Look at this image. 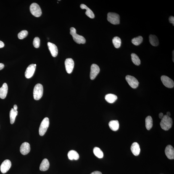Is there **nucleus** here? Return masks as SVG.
<instances>
[{"label": "nucleus", "mask_w": 174, "mask_h": 174, "mask_svg": "<svg viewBox=\"0 0 174 174\" xmlns=\"http://www.w3.org/2000/svg\"><path fill=\"white\" fill-rule=\"evenodd\" d=\"M173 120L170 117L165 115L162 119L160 123L161 127L165 131H167L172 127Z\"/></svg>", "instance_id": "nucleus-1"}, {"label": "nucleus", "mask_w": 174, "mask_h": 174, "mask_svg": "<svg viewBox=\"0 0 174 174\" xmlns=\"http://www.w3.org/2000/svg\"><path fill=\"white\" fill-rule=\"evenodd\" d=\"M70 34L72 36L73 40L76 43L78 44H85L86 40L85 38L82 36L78 35L76 33V30L75 28H70Z\"/></svg>", "instance_id": "nucleus-2"}, {"label": "nucleus", "mask_w": 174, "mask_h": 174, "mask_svg": "<svg viewBox=\"0 0 174 174\" xmlns=\"http://www.w3.org/2000/svg\"><path fill=\"white\" fill-rule=\"evenodd\" d=\"M33 93L34 99L38 100L41 99L43 93V86L40 84H37L34 87Z\"/></svg>", "instance_id": "nucleus-3"}, {"label": "nucleus", "mask_w": 174, "mask_h": 174, "mask_svg": "<svg viewBox=\"0 0 174 174\" xmlns=\"http://www.w3.org/2000/svg\"><path fill=\"white\" fill-rule=\"evenodd\" d=\"M49 118L47 117L44 118L42 121L40 127H39V135L41 136H43L44 135L49 127Z\"/></svg>", "instance_id": "nucleus-4"}, {"label": "nucleus", "mask_w": 174, "mask_h": 174, "mask_svg": "<svg viewBox=\"0 0 174 174\" xmlns=\"http://www.w3.org/2000/svg\"><path fill=\"white\" fill-rule=\"evenodd\" d=\"M107 20L113 24L117 25L120 23V16L116 13H109L107 14Z\"/></svg>", "instance_id": "nucleus-5"}, {"label": "nucleus", "mask_w": 174, "mask_h": 174, "mask_svg": "<svg viewBox=\"0 0 174 174\" xmlns=\"http://www.w3.org/2000/svg\"><path fill=\"white\" fill-rule=\"evenodd\" d=\"M30 10L31 14L35 17H40L42 14L40 7L39 5L36 3H33L31 5Z\"/></svg>", "instance_id": "nucleus-6"}, {"label": "nucleus", "mask_w": 174, "mask_h": 174, "mask_svg": "<svg viewBox=\"0 0 174 174\" xmlns=\"http://www.w3.org/2000/svg\"><path fill=\"white\" fill-rule=\"evenodd\" d=\"M125 79L129 85L132 88L135 89L138 88L139 84L137 79L132 76L127 75L126 76Z\"/></svg>", "instance_id": "nucleus-7"}, {"label": "nucleus", "mask_w": 174, "mask_h": 174, "mask_svg": "<svg viewBox=\"0 0 174 174\" xmlns=\"http://www.w3.org/2000/svg\"><path fill=\"white\" fill-rule=\"evenodd\" d=\"M161 80L163 85L167 88H172L174 86L173 81L169 78L166 76H163L161 77Z\"/></svg>", "instance_id": "nucleus-8"}, {"label": "nucleus", "mask_w": 174, "mask_h": 174, "mask_svg": "<svg viewBox=\"0 0 174 174\" xmlns=\"http://www.w3.org/2000/svg\"><path fill=\"white\" fill-rule=\"evenodd\" d=\"M65 65L66 70L68 74L71 73L74 67V62L72 59L68 58L65 60Z\"/></svg>", "instance_id": "nucleus-9"}, {"label": "nucleus", "mask_w": 174, "mask_h": 174, "mask_svg": "<svg viewBox=\"0 0 174 174\" xmlns=\"http://www.w3.org/2000/svg\"><path fill=\"white\" fill-rule=\"evenodd\" d=\"M36 66V64H32L28 66L25 72V76L26 78L29 79L32 77L35 73Z\"/></svg>", "instance_id": "nucleus-10"}, {"label": "nucleus", "mask_w": 174, "mask_h": 174, "mask_svg": "<svg viewBox=\"0 0 174 174\" xmlns=\"http://www.w3.org/2000/svg\"><path fill=\"white\" fill-rule=\"evenodd\" d=\"M11 163L9 160H6L2 163L0 167L1 172L3 173H6L11 167Z\"/></svg>", "instance_id": "nucleus-11"}, {"label": "nucleus", "mask_w": 174, "mask_h": 174, "mask_svg": "<svg viewBox=\"0 0 174 174\" xmlns=\"http://www.w3.org/2000/svg\"><path fill=\"white\" fill-rule=\"evenodd\" d=\"M100 69L98 66L95 64L91 65L90 73V78L91 80H94L100 72Z\"/></svg>", "instance_id": "nucleus-12"}, {"label": "nucleus", "mask_w": 174, "mask_h": 174, "mask_svg": "<svg viewBox=\"0 0 174 174\" xmlns=\"http://www.w3.org/2000/svg\"><path fill=\"white\" fill-rule=\"evenodd\" d=\"M20 151L21 153L23 155L27 154L30 151V144L27 142H24L21 145Z\"/></svg>", "instance_id": "nucleus-13"}, {"label": "nucleus", "mask_w": 174, "mask_h": 174, "mask_svg": "<svg viewBox=\"0 0 174 174\" xmlns=\"http://www.w3.org/2000/svg\"><path fill=\"white\" fill-rule=\"evenodd\" d=\"M165 153L169 159L171 160L174 159V149L171 145H169L166 147Z\"/></svg>", "instance_id": "nucleus-14"}, {"label": "nucleus", "mask_w": 174, "mask_h": 174, "mask_svg": "<svg viewBox=\"0 0 174 174\" xmlns=\"http://www.w3.org/2000/svg\"><path fill=\"white\" fill-rule=\"evenodd\" d=\"M47 45L52 56L54 57H56L58 54V50L56 45L49 42L47 43Z\"/></svg>", "instance_id": "nucleus-15"}, {"label": "nucleus", "mask_w": 174, "mask_h": 174, "mask_svg": "<svg viewBox=\"0 0 174 174\" xmlns=\"http://www.w3.org/2000/svg\"><path fill=\"white\" fill-rule=\"evenodd\" d=\"M131 149L132 152L135 156H138L140 153V147L138 144L136 142H134L132 144Z\"/></svg>", "instance_id": "nucleus-16"}, {"label": "nucleus", "mask_w": 174, "mask_h": 174, "mask_svg": "<svg viewBox=\"0 0 174 174\" xmlns=\"http://www.w3.org/2000/svg\"><path fill=\"white\" fill-rule=\"evenodd\" d=\"M8 91V86L6 83H4L0 88V98L4 99L6 98Z\"/></svg>", "instance_id": "nucleus-17"}, {"label": "nucleus", "mask_w": 174, "mask_h": 174, "mask_svg": "<svg viewBox=\"0 0 174 174\" xmlns=\"http://www.w3.org/2000/svg\"><path fill=\"white\" fill-rule=\"evenodd\" d=\"M49 160L47 159H44L41 163L39 169L42 171H46L49 169Z\"/></svg>", "instance_id": "nucleus-18"}, {"label": "nucleus", "mask_w": 174, "mask_h": 174, "mask_svg": "<svg viewBox=\"0 0 174 174\" xmlns=\"http://www.w3.org/2000/svg\"><path fill=\"white\" fill-rule=\"evenodd\" d=\"M109 125L111 129L114 131H117L119 127V123L117 120L110 121L109 123Z\"/></svg>", "instance_id": "nucleus-19"}, {"label": "nucleus", "mask_w": 174, "mask_h": 174, "mask_svg": "<svg viewBox=\"0 0 174 174\" xmlns=\"http://www.w3.org/2000/svg\"><path fill=\"white\" fill-rule=\"evenodd\" d=\"M80 7L81 9L86 10L85 14L88 17L91 18H94V15L93 12L86 5L81 4L80 5Z\"/></svg>", "instance_id": "nucleus-20"}, {"label": "nucleus", "mask_w": 174, "mask_h": 174, "mask_svg": "<svg viewBox=\"0 0 174 174\" xmlns=\"http://www.w3.org/2000/svg\"><path fill=\"white\" fill-rule=\"evenodd\" d=\"M68 158L70 160H78L80 158V156L77 152L75 150H71L68 153Z\"/></svg>", "instance_id": "nucleus-21"}, {"label": "nucleus", "mask_w": 174, "mask_h": 174, "mask_svg": "<svg viewBox=\"0 0 174 174\" xmlns=\"http://www.w3.org/2000/svg\"><path fill=\"white\" fill-rule=\"evenodd\" d=\"M105 98L106 101L110 103H114L117 99V97L114 94H109L105 96Z\"/></svg>", "instance_id": "nucleus-22"}, {"label": "nucleus", "mask_w": 174, "mask_h": 174, "mask_svg": "<svg viewBox=\"0 0 174 174\" xmlns=\"http://www.w3.org/2000/svg\"><path fill=\"white\" fill-rule=\"evenodd\" d=\"M149 41L150 44L154 46L158 45L159 42L157 37L155 35H150L149 36Z\"/></svg>", "instance_id": "nucleus-23"}, {"label": "nucleus", "mask_w": 174, "mask_h": 174, "mask_svg": "<svg viewBox=\"0 0 174 174\" xmlns=\"http://www.w3.org/2000/svg\"><path fill=\"white\" fill-rule=\"evenodd\" d=\"M18 114V111L17 110L12 109L10 110L9 113L10 122L11 124H13L15 121L16 117Z\"/></svg>", "instance_id": "nucleus-24"}, {"label": "nucleus", "mask_w": 174, "mask_h": 174, "mask_svg": "<svg viewBox=\"0 0 174 174\" xmlns=\"http://www.w3.org/2000/svg\"><path fill=\"white\" fill-rule=\"evenodd\" d=\"M153 125L152 119L151 116H148L146 119V126L147 130L151 129Z\"/></svg>", "instance_id": "nucleus-25"}, {"label": "nucleus", "mask_w": 174, "mask_h": 174, "mask_svg": "<svg viewBox=\"0 0 174 174\" xmlns=\"http://www.w3.org/2000/svg\"><path fill=\"white\" fill-rule=\"evenodd\" d=\"M93 152L95 155L99 158H102L104 156V154L101 149L98 147H94Z\"/></svg>", "instance_id": "nucleus-26"}, {"label": "nucleus", "mask_w": 174, "mask_h": 174, "mask_svg": "<svg viewBox=\"0 0 174 174\" xmlns=\"http://www.w3.org/2000/svg\"><path fill=\"white\" fill-rule=\"evenodd\" d=\"M132 61L134 64L139 65L141 64V61L138 55L134 53H132L131 55Z\"/></svg>", "instance_id": "nucleus-27"}, {"label": "nucleus", "mask_w": 174, "mask_h": 174, "mask_svg": "<svg viewBox=\"0 0 174 174\" xmlns=\"http://www.w3.org/2000/svg\"><path fill=\"white\" fill-rule=\"evenodd\" d=\"M112 41L115 48L117 49L119 48L121 44V40L120 38L118 36L115 37L113 38Z\"/></svg>", "instance_id": "nucleus-28"}, {"label": "nucleus", "mask_w": 174, "mask_h": 174, "mask_svg": "<svg viewBox=\"0 0 174 174\" xmlns=\"http://www.w3.org/2000/svg\"><path fill=\"white\" fill-rule=\"evenodd\" d=\"M143 40V37L141 36H139L132 39V42L135 45L138 46L142 43Z\"/></svg>", "instance_id": "nucleus-29"}, {"label": "nucleus", "mask_w": 174, "mask_h": 174, "mask_svg": "<svg viewBox=\"0 0 174 174\" xmlns=\"http://www.w3.org/2000/svg\"><path fill=\"white\" fill-rule=\"evenodd\" d=\"M28 32L27 30H24L21 31L18 34V37L20 39H22L28 36Z\"/></svg>", "instance_id": "nucleus-30"}, {"label": "nucleus", "mask_w": 174, "mask_h": 174, "mask_svg": "<svg viewBox=\"0 0 174 174\" xmlns=\"http://www.w3.org/2000/svg\"><path fill=\"white\" fill-rule=\"evenodd\" d=\"M33 44L34 47L36 48H38L40 46V39L38 37L34 38L33 42Z\"/></svg>", "instance_id": "nucleus-31"}, {"label": "nucleus", "mask_w": 174, "mask_h": 174, "mask_svg": "<svg viewBox=\"0 0 174 174\" xmlns=\"http://www.w3.org/2000/svg\"><path fill=\"white\" fill-rule=\"evenodd\" d=\"M169 22L172 24L173 26H174V17L172 16H171L169 18Z\"/></svg>", "instance_id": "nucleus-32"}, {"label": "nucleus", "mask_w": 174, "mask_h": 174, "mask_svg": "<svg viewBox=\"0 0 174 174\" xmlns=\"http://www.w3.org/2000/svg\"><path fill=\"white\" fill-rule=\"evenodd\" d=\"M4 47V44L2 41L0 40V48H3Z\"/></svg>", "instance_id": "nucleus-33"}, {"label": "nucleus", "mask_w": 174, "mask_h": 174, "mask_svg": "<svg viewBox=\"0 0 174 174\" xmlns=\"http://www.w3.org/2000/svg\"><path fill=\"white\" fill-rule=\"evenodd\" d=\"M90 174H102V173L101 172H99V171H96L92 172Z\"/></svg>", "instance_id": "nucleus-34"}, {"label": "nucleus", "mask_w": 174, "mask_h": 174, "mask_svg": "<svg viewBox=\"0 0 174 174\" xmlns=\"http://www.w3.org/2000/svg\"><path fill=\"white\" fill-rule=\"evenodd\" d=\"M4 67V65L2 63H0V70L2 69Z\"/></svg>", "instance_id": "nucleus-35"}, {"label": "nucleus", "mask_w": 174, "mask_h": 174, "mask_svg": "<svg viewBox=\"0 0 174 174\" xmlns=\"http://www.w3.org/2000/svg\"><path fill=\"white\" fill-rule=\"evenodd\" d=\"M159 118L160 119H162L163 117V116H164V115H163V113H161L159 114Z\"/></svg>", "instance_id": "nucleus-36"}, {"label": "nucleus", "mask_w": 174, "mask_h": 174, "mask_svg": "<svg viewBox=\"0 0 174 174\" xmlns=\"http://www.w3.org/2000/svg\"><path fill=\"white\" fill-rule=\"evenodd\" d=\"M13 109L14 110H17L18 109V107L17 105H14Z\"/></svg>", "instance_id": "nucleus-37"}, {"label": "nucleus", "mask_w": 174, "mask_h": 174, "mask_svg": "<svg viewBox=\"0 0 174 174\" xmlns=\"http://www.w3.org/2000/svg\"><path fill=\"white\" fill-rule=\"evenodd\" d=\"M171 113L170 112H167V116H169V117H170V116L171 115Z\"/></svg>", "instance_id": "nucleus-38"}, {"label": "nucleus", "mask_w": 174, "mask_h": 174, "mask_svg": "<svg viewBox=\"0 0 174 174\" xmlns=\"http://www.w3.org/2000/svg\"><path fill=\"white\" fill-rule=\"evenodd\" d=\"M173 62H174V51H173Z\"/></svg>", "instance_id": "nucleus-39"}]
</instances>
